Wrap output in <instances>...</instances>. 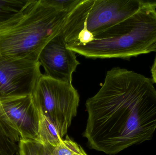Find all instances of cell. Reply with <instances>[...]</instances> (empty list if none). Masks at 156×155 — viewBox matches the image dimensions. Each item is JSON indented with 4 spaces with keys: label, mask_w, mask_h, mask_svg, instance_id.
<instances>
[{
    "label": "cell",
    "mask_w": 156,
    "mask_h": 155,
    "mask_svg": "<svg viewBox=\"0 0 156 155\" xmlns=\"http://www.w3.org/2000/svg\"><path fill=\"white\" fill-rule=\"evenodd\" d=\"M40 63L0 56V99L32 94L42 76Z\"/></svg>",
    "instance_id": "cell-6"
},
{
    "label": "cell",
    "mask_w": 156,
    "mask_h": 155,
    "mask_svg": "<svg viewBox=\"0 0 156 155\" xmlns=\"http://www.w3.org/2000/svg\"><path fill=\"white\" fill-rule=\"evenodd\" d=\"M38 142L53 147L57 146L62 141L58 130L53 122L43 113L39 112Z\"/></svg>",
    "instance_id": "cell-9"
},
{
    "label": "cell",
    "mask_w": 156,
    "mask_h": 155,
    "mask_svg": "<svg viewBox=\"0 0 156 155\" xmlns=\"http://www.w3.org/2000/svg\"><path fill=\"white\" fill-rule=\"evenodd\" d=\"M48 4L53 6L57 10L70 12L80 0L65 1V0H45Z\"/></svg>",
    "instance_id": "cell-13"
},
{
    "label": "cell",
    "mask_w": 156,
    "mask_h": 155,
    "mask_svg": "<svg viewBox=\"0 0 156 155\" xmlns=\"http://www.w3.org/2000/svg\"><path fill=\"white\" fill-rule=\"evenodd\" d=\"M151 74H152V80L154 83L156 84V56L154 61V63L151 68Z\"/></svg>",
    "instance_id": "cell-15"
},
{
    "label": "cell",
    "mask_w": 156,
    "mask_h": 155,
    "mask_svg": "<svg viewBox=\"0 0 156 155\" xmlns=\"http://www.w3.org/2000/svg\"><path fill=\"white\" fill-rule=\"evenodd\" d=\"M38 62L44 75L58 81L72 83V74L80 63L76 53L69 49L64 35L59 33L43 48Z\"/></svg>",
    "instance_id": "cell-8"
},
{
    "label": "cell",
    "mask_w": 156,
    "mask_h": 155,
    "mask_svg": "<svg viewBox=\"0 0 156 155\" xmlns=\"http://www.w3.org/2000/svg\"><path fill=\"white\" fill-rule=\"evenodd\" d=\"M154 52H155L156 53V47L155 48V49L154 51Z\"/></svg>",
    "instance_id": "cell-17"
},
{
    "label": "cell",
    "mask_w": 156,
    "mask_h": 155,
    "mask_svg": "<svg viewBox=\"0 0 156 155\" xmlns=\"http://www.w3.org/2000/svg\"><path fill=\"white\" fill-rule=\"evenodd\" d=\"M40 143V155H52L51 152L53 147L50 146L44 145Z\"/></svg>",
    "instance_id": "cell-14"
},
{
    "label": "cell",
    "mask_w": 156,
    "mask_h": 155,
    "mask_svg": "<svg viewBox=\"0 0 156 155\" xmlns=\"http://www.w3.org/2000/svg\"><path fill=\"white\" fill-rule=\"evenodd\" d=\"M0 118L20 138L38 142L39 112L32 94L1 98Z\"/></svg>",
    "instance_id": "cell-7"
},
{
    "label": "cell",
    "mask_w": 156,
    "mask_h": 155,
    "mask_svg": "<svg viewBox=\"0 0 156 155\" xmlns=\"http://www.w3.org/2000/svg\"><path fill=\"white\" fill-rule=\"evenodd\" d=\"M80 155H88L86 153H85V151H84V150L83 151L82 153Z\"/></svg>",
    "instance_id": "cell-16"
},
{
    "label": "cell",
    "mask_w": 156,
    "mask_h": 155,
    "mask_svg": "<svg viewBox=\"0 0 156 155\" xmlns=\"http://www.w3.org/2000/svg\"><path fill=\"white\" fill-rule=\"evenodd\" d=\"M135 13L94 36L84 45L69 47L87 58L129 59L156 47V8L146 0Z\"/></svg>",
    "instance_id": "cell-3"
},
{
    "label": "cell",
    "mask_w": 156,
    "mask_h": 155,
    "mask_svg": "<svg viewBox=\"0 0 156 155\" xmlns=\"http://www.w3.org/2000/svg\"><path fill=\"white\" fill-rule=\"evenodd\" d=\"M83 134L90 147L107 155L153 137L156 129V89L153 80L119 67L106 73L98 93L85 103Z\"/></svg>",
    "instance_id": "cell-1"
},
{
    "label": "cell",
    "mask_w": 156,
    "mask_h": 155,
    "mask_svg": "<svg viewBox=\"0 0 156 155\" xmlns=\"http://www.w3.org/2000/svg\"><path fill=\"white\" fill-rule=\"evenodd\" d=\"M69 13L45 0H27L18 12L0 23V56L38 61L43 48L61 32Z\"/></svg>",
    "instance_id": "cell-2"
},
{
    "label": "cell",
    "mask_w": 156,
    "mask_h": 155,
    "mask_svg": "<svg viewBox=\"0 0 156 155\" xmlns=\"http://www.w3.org/2000/svg\"><path fill=\"white\" fill-rule=\"evenodd\" d=\"M19 155H40V143L37 141L20 138Z\"/></svg>",
    "instance_id": "cell-12"
},
{
    "label": "cell",
    "mask_w": 156,
    "mask_h": 155,
    "mask_svg": "<svg viewBox=\"0 0 156 155\" xmlns=\"http://www.w3.org/2000/svg\"><path fill=\"white\" fill-rule=\"evenodd\" d=\"M27 0H0V23L19 12Z\"/></svg>",
    "instance_id": "cell-10"
},
{
    "label": "cell",
    "mask_w": 156,
    "mask_h": 155,
    "mask_svg": "<svg viewBox=\"0 0 156 155\" xmlns=\"http://www.w3.org/2000/svg\"><path fill=\"white\" fill-rule=\"evenodd\" d=\"M143 0H80L60 32L67 47L84 45L94 35L139 11Z\"/></svg>",
    "instance_id": "cell-4"
},
{
    "label": "cell",
    "mask_w": 156,
    "mask_h": 155,
    "mask_svg": "<svg viewBox=\"0 0 156 155\" xmlns=\"http://www.w3.org/2000/svg\"><path fill=\"white\" fill-rule=\"evenodd\" d=\"M83 150L80 146L67 136L57 146L53 147L51 155H80Z\"/></svg>",
    "instance_id": "cell-11"
},
{
    "label": "cell",
    "mask_w": 156,
    "mask_h": 155,
    "mask_svg": "<svg viewBox=\"0 0 156 155\" xmlns=\"http://www.w3.org/2000/svg\"><path fill=\"white\" fill-rule=\"evenodd\" d=\"M32 96L38 111L51 120L63 138L76 116L80 103V96L72 83L43 74Z\"/></svg>",
    "instance_id": "cell-5"
}]
</instances>
